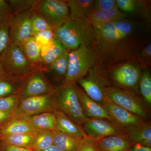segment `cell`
I'll list each match as a JSON object with an SVG mask.
<instances>
[{"mask_svg":"<svg viewBox=\"0 0 151 151\" xmlns=\"http://www.w3.org/2000/svg\"><path fill=\"white\" fill-rule=\"evenodd\" d=\"M55 37L68 52L81 46H94L96 34L88 22L70 20L54 30Z\"/></svg>","mask_w":151,"mask_h":151,"instance_id":"7a4b0ae2","label":"cell"},{"mask_svg":"<svg viewBox=\"0 0 151 151\" xmlns=\"http://www.w3.org/2000/svg\"><path fill=\"white\" fill-rule=\"evenodd\" d=\"M24 119L14 118L10 122L0 127V137L19 133L34 132Z\"/></svg>","mask_w":151,"mask_h":151,"instance_id":"83f0119b","label":"cell"},{"mask_svg":"<svg viewBox=\"0 0 151 151\" xmlns=\"http://www.w3.org/2000/svg\"><path fill=\"white\" fill-rule=\"evenodd\" d=\"M81 127L86 136L96 142L108 136L126 135L115 125L104 119L87 118Z\"/></svg>","mask_w":151,"mask_h":151,"instance_id":"5bb4252c","label":"cell"},{"mask_svg":"<svg viewBox=\"0 0 151 151\" xmlns=\"http://www.w3.org/2000/svg\"><path fill=\"white\" fill-rule=\"evenodd\" d=\"M19 45L30 63L38 69L41 60V47L34 37L28 38Z\"/></svg>","mask_w":151,"mask_h":151,"instance_id":"4316f807","label":"cell"},{"mask_svg":"<svg viewBox=\"0 0 151 151\" xmlns=\"http://www.w3.org/2000/svg\"><path fill=\"white\" fill-rule=\"evenodd\" d=\"M105 98L124 108L145 122L150 121V110L141 96L136 93L111 86L106 90Z\"/></svg>","mask_w":151,"mask_h":151,"instance_id":"52a82bcc","label":"cell"},{"mask_svg":"<svg viewBox=\"0 0 151 151\" xmlns=\"http://www.w3.org/2000/svg\"><path fill=\"white\" fill-rule=\"evenodd\" d=\"M36 132L19 133L0 137V141L11 145L30 149Z\"/></svg>","mask_w":151,"mask_h":151,"instance_id":"484cf974","label":"cell"},{"mask_svg":"<svg viewBox=\"0 0 151 151\" xmlns=\"http://www.w3.org/2000/svg\"><path fill=\"white\" fill-rule=\"evenodd\" d=\"M66 52L59 41L55 38L50 43L41 47V60L38 69L45 72L50 64Z\"/></svg>","mask_w":151,"mask_h":151,"instance_id":"ac0fdd59","label":"cell"},{"mask_svg":"<svg viewBox=\"0 0 151 151\" xmlns=\"http://www.w3.org/2000/svg\"><path fill=\"white\" fill-rule=\"evenodd\" d=\"M102 105L111 117L113 124L126 134L130 130L145 122L106 98L103 101Z\"/></svg>","mask_w":151,"mask_h":151,"instance_id":"4fadbf2b","label":"cell"},{"mask_svg":"<svg viewBox=\"0 0 151 151\" xmlns=\"http://www.w3.org/2000/svg\"><path fill=\"white\" fill-rule=\"evenodd\" d=\"M117 8L116 0L94 1V11H106Z\"/></svg>","mask_w":151,"mask_h":151,"instance_id":"74e56055","label":"cell"},{"mask_svg":"<svg viewBox=\"0 0 151 151\" xmlns=\"http://www.w3.org/2000/svg\"><path fill=\"white\" fill-rule=\"evenodd\" d=\"M67 1L71 21L88 22L91 14L94 11L93 0H68Z\"/></svg>","mask_w":151,"mask_h":151,"instance_id":"e0dca14e","label":"cell"},{"mask_svg":"<svg viewBox=\"0 0 151 151\" xmlns=\"http://www.w3.org/2000/svg\"><path fill=\"white\" fill-rule=\"evenodd\" d=\"M34 9L17 14H9L7 18L10 44H20L32 36L31 17Z\"/></svg>","mask_w":151,"mask_h":151,"instance_id":"8fae6325","label":"cell"},{"mask_svg":"<svg viewBox=\"0 0 151 151\" xmlns=\"http://www.w3.org/2000/svg\"><path fill=\"white\" fill-rule=\"evenodd\" d=\"M9 44V33L7 19L0 27V57Z\"/></svg>","mask_w":151,"mask_h":151,"instance_id":"d590c367","label":"cell"},{"mask_svg":"<svg viewBox=\"0 0 151 151\" xmlns=\"http://www.w3.org/2000/svg\"><path fill=\"white\" fill-rule=\"evenodd\" d=\"M42 151H63L62 150H60L56 147V146L52 145L50 146L46 150H44Z\"/></svg>","mask_w":151,"mask_h":151,"instance_id":"ee69618b","label":"cell"},{"mask_svg":"<svg viewBox=\"0 0 151 151\" xmlns=\"http://www.w3.org/2000/svg\"><path fill=\"white\" fill-rule=\"evenodd\" d=\"M93 27V68L100 72L125 63H137L141 49L151 42L150 25L140 21L124 19Z\"/></svg>","mask_w":151,"mask_h":151,"instance_id":"6da1fadb","label":"cell"},{"mask_svg":"<svg viewBox=\"0 0 151 151\" xmlns=\"http://www.w3.org/2000/svg\"><path fill=\"white\" fill-rule=\"evenodd\" d=\"M96 142L99 151H131L133 144L127 135L108 136Z\"/></svg>","mask_w":151,"mask_h":151,"instance_id":"d6986e66","label":"cell"},{"mask_svg":"<svg viewBox=\"0 0 151 151\" xmlns=\"http://www.w3.org/2000/svg\"><path fill=\"white\" fill-rule=\"evenodd\" d=\"M133 143H137L151 148V121L145 122L126 133Z\"/></svg>","mask_w":151,"mask_h":151,"instance_id":"cb8c5ba5","label":"cell"},{"mask_svg":"<svg viewBox=\"0 0 151 151\" xmlns=\"http://www.w3.org/2000/svg\"><path fill=\"white\" fill-rule=\"evenodd\" d=\"M151 1L146 0H116L117 8L123 13L137 17L150 25L151 20Z\"/></svg>","mask_w":151,"mask_h":151,"instance_id":"9a60e30c","label":"cell"},{"mask_svg":"<svg viewBox=\"0 0 151 151\" xmlns=\"http://www.w3.org/2000/svg\"><path fill=\"white\" fill-rule=\"evenodd\" d=\"M140 95L149 110L151 107V74L149 68L142 70L139 82Z\"/></svg>","mask_w":151,"mask_h":151,"instance_id":"f1b7e54d","label":"cell"},{"mask_svg":"<svg viewBox=\"0 0 151 151\" xmlns=\"http://www.w3.org/2000/svg\"><path fill=\"white\" fill-rule=\"evenodd\" d=\"M20 97L19 94L10 95L0 98V111L13 113L20 103Z\"/></svg>","mask_w":151,"mask_h":151,"instance_id":"d6a6232c","label":"cell"},{"mask_svg":"<svg viewBox=\"0 0 151 151\" xmlns=\"http://www.w3.org/2000/svg\"><path fill=\"white\" fill-rule=\"evenodd\" d=\"M8 3L9 14H17L34 8L37 1L36 0H9Z\"/></svg>","mask_w":151,"mask_h":151,"instance_id":"4dcf8cb0","label":"cell"},{"mask_svg":"<svg viewBox=\"0 0 151 151\" xmlns=\"http://www.w3.org/2000/svg\"><path fill=\"white\" fill-rule=\"evenodd\" d=\"M57 110L53 93L34 96L21 100L17 108L13 113L14 118L24 119L30 116Z\"/></svg>","mask_w":151,"mask_h":151,"instance_id":"9c48e42d","label":"cell"},{"mask_svg":"<svg viewBox=\"0 0 151 151\" xmlns=\"http://www.w3.org/2000/svg\"><path fill=\"white\" fill-rule=\"evenodd\" d=\"M20 81L9 77L0 79V98L18 94Z\"/></svg>","mask_w":151,"mask_h":151,"instance_id":"1f68e13d","label":"cell"},{"mask_svg":"<svg viewBox=\"0 0 151 151\" xmlns=\"http://www.w3.org/2000/svg\"><path fill=\"white\" fill-rule=\"evenodd\" d=\"M94 52L90 47L81 46L69 52L67 73L61 84L75 85L94 67Z\"/></svg>","mask_w":151,"mask_h":151,"instance_id":"5b68a950","label":"cell"},{"mask_svg":"<svg viewBox=\"0 0 151 151\" xmlns=\"http://www.w3.org/2000/svg\"><path fill=\"white\" fill-rule=\"evenodd\" d=\"M53 145L63 151H76L83 138L78 137L58 131H52Z\"/></svg>","mask_w":151,"mask_h":151,"instance_id":"603a6c76","label":"cell"},{"mask_svg":"<svg viewBox=\"0 0 151 151\" xmlns=\"http://www.w3.org/2000/svg\"><path fill=\"white\" fill-rule=\"evenodd\" d=\"M137 63L142 70L148 68L151 64V43L149 42L141 49L138 54Z\"/></svg>","mask_w":151,"mask_h":151,"instance_id":"e575fe53","label":"cell"},{"mask_svg":"<svg viewBox=\"0 0 151 151\" xmlns=\"http://www.w3.org/2000/svg\"><path fill=\"white\" fill-rule=\"evenodd\" d=\"M74 86L85 117L88 119H104L113 124L111 117L101 104L88 97L83 89L76 84Z\"/></svg>","mask_w":151,"mask_h":151,"instance_id":"2e32d148","label":"cell"},{"mask_svg":"<svg viewBox=\"0 0 151 151\" xmlns=\"http://www.w3.org/2000/svg\"><path fill=\"white\" fill-rule=\"evenodd\" d=\"M76 151H99L96 141L87 137L83 138Z\"/></svg>","mask_w":151,"mask_h":151,"instance_id":"f35d334b","label":"cell"},{"mask_svg":"<svg viewBox=\"0 0 151 151\" xmlns=\"http://www.w3.org/2000/svg\"><path fill=\"white\" fill-rule=\"evenodd\" d=\"M34 131L56 130V119L54 112H47L24 119Z\"/></svg>","mask_w":151,"mask_h":151,"instance_id":"44dd1931","label":"cell"},{"mask_svg":"<svg viewBox=\"0 0 151 151\" xmlns=\"http://www.w3.org/2000/svg\"><path fill=\"white\" fill-rule=\"evenodd\" d=\"M0 63L6 75L21 80L37 68L27 59L19 44H11L0 57Z\"/></svg>","mask_w":151,"mask_h":151,"instance_id":"277c9868","label":"cell"},{"mask_svg":"<svg viewBox=\"0 0 151 151\" xmlns=\"http://www.w3.org/2000/svg\"><path fill=\"white\" fill-rule=\"evenodd\" d=\"M0 151H33L30 149L11 145L0 141Z\"/></svg>","mask_w":151,"mask_h":151,"instance_id":"60d3db41","label":"cell"},{"mask_svg":"<svg viewBox=\"0 0 151 151\" xmlns=\"http://www.w3.org/2000/svg\"><path fill=\"white\" fill-rule=\"evenodd\" d=\"M31 24L32 36L40 32L46 30H53L46 21L34 10V9L31 17Z\"/></svg>","mask_w":151,"mask_h":151,"instance_id":"836d02e7","label":"cell"},{"mask_svg":"<svg viewBox=\"0 0 151 151\" xmlns=\"http://www.w3.org/2000/svg\"><path fill=\"white\" fill-rule=\"evenodd\" d=\"M78 82L88 97L101 105L105 100L107 88L111 86L100 72L93 68Z\"/></svg>","mask_w":151,"mask_h":151,"instance_id":"7c38bea8","label":"cell"},{"mask_svg":"<svg viewBox=\"0 0 151 151\" xmlns=\"http://www.w3.org/2000/svg\"><path fill=\"white\" fill-rule=\"evenodd\" d=\"M14 118L13 113L0 111V127L10 122Z\"/></svg>","mask_w":151,"mask_h":151,"instance_id":"b9f144b4","label":"cell"},{"mask_svg":"<svg viewBox=\"0 0 151 151\" xmlns=\"http://www.w3.org/2000/svg\"><path fill=\"white\" fill-rule=\"evenodd\" d=\"M34 10L46 21L53 30L71 20L66 1H37Z\"/></svg>","mask_w":151,"mask_h":151,"instance_id":"ba28073f","label":"cell"},{"mask_svg":"<svg viewBox=\"0 0 151 151\" xmlns=\"http://www.w3.org/2000/svg\"><path fill=\"white\" fill-rule=\"evenodd\" d=\"M68 63V52H66L50 64L44 73H49L55 81H63L67 74Z\"/></svg>","mask_w":151,"mask_h":151,"instance_id":"d4e9b609","label":"cell"},{"mask_svg":"<svg viewBox=\"0 0 151 151\" xmlns=\"http://www.w3.org/2000/svg\"><path fill=\"white\" fill-rule=\"evenodd\" d=\"M40 47L47 45L55 39L54 30H46L37 33L33 36Z\"/></svg>","mask_w":151,"mask_h":151,"instance_id":"8d00e7d4","label":"cell"},{"mask_svg":"<svg viewBox=\"0 0 151 151\" xmlns=\"http://www.w3.org/2000/svg\"><path fill=\"white\" fill-rule=\"evenodd\" d=\"M131 151H151V148L137 143H133Z\"/></svg>","mask_w":151,"mask_h":151,"instance_id":"7bdbcfd3","label":"cell"},{"mask_svg":"<svg viewBox=\"0 0 151 151\" xmlns=\"http://www.w3.org/2000/svg\"><path fill=\"white\" fill-rule=\"evenodd\" d=\"M118 8L106 11H94L89 17V22L92 26H97L128 18Z\"/></svg>","mask_w":151,"mask_h":151,"instance_id":"7402d4cb","label":"cell"},{"mask_svg":"<svg viewBox=\"0 0 151 151\" xmlns=\"http://www.w3.org/2000/svg\"><path fill=\"white\" fill-rule=\"evenodd\" d=\"M54 113L56 119V130L78 137H86L81 126L75 124L64 113L58 110Z\"/></svg>","mask_w":151,"mask_h":151,"instance_id":"ffe728a7","label":"cell"},{"mask_svg":"<svg viewBox=\"0 0 151 151\" xmlns=\"http://www.w3.org/2000/svg\"><path fill=\"white\" fill-rule=\"evenodd\" d=\"M53 95L57 110L78 125L81 126L86 121L74 85L61 84L55 87Z\"/></svg>","mask_w":151,"mask_h":151,"instance_id":"8992f818","label":"cell"},{"mask_svg":"<svg viewBox=\"0 0 151 151\" xmlns=\"http://www.w3.org/2000/svg\"><path fill=\"white\" fill-rule=\"evenodd\" d=\"M7 77H8V76L6 75V73L3 70L2 67L0 63V79L7 78Z\"/></svg>","mask_w":151,"mask_h":151,"instance_id":"f6af8a7d","label":"cell"},{"mask_svg":"<svg viewBox=\"0 0 151 151\" xmlns=\"http://www.w3.org/2000/svg\"><path fill=\"white\" fill-rule=\"evenodd\" d=\"M9 14V9L7 1L0 0V27L7 19Z\"/></svg>","mask_w":151,"mask_h":151,"instance_id":"ab89813d","label":"cell"},{"mask_svg":"<svg viewBox=\"0 0 151 151\" xmlns=\"http://www.w3.org/2000/svg\"><path fill=\"white\" fill-rule=\"evenodd\" d=\"M55 88L47 78L44 72L37 69L21 80L18 94L22 100L27 97L52 94Z\"/></svg>","mask_w":151,"mask_h":151,"instance_id":"30bf717a","label":"cell"},{"mask_svg":"<svg viewBox=\"0 0 151 151\" xmlns=\"http://www.w3.org/2000/svg\"><path fill=\"white\" fill-rule=\"evenodd\" d=\"M53 145L52 131H37L35 139L31 148L33 151H42Z\"/></svg>","mask_w":151,"mask_h":151,"instance_id":"f546056e","label":"cell"},{"mask_svg":"<svg viewBox=\"0 0 151 151\" xmlns=\"http://www.w3.org/2000/svg\"><path fill=\"white\" fill-rule=\"evenodd\" d=\"M142 70L137 62L131 61L99 72L111 86L134 92L140 96L139 82Z\"/></svg>","mask_w":151,"mask_h":151,"instance_id":"3957f363","label":"cell"}]
</instances>
